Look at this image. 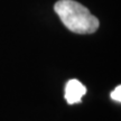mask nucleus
Segmentation results:
<instances>
[{
	"instance_id": "3",
	"label": "nucleus",
	"mask_w": 121,
	"mask_h": 121,
	"mask_svg": "<svg viewBox=\"0 0 121 121\" xmlns=\"http://www.w3.org/2000/svg\"><path fill=\"white\" fill-rule=\"evenodd\" d=\"M111 99L117 102H121V85L117 86L111 92Z\"/></svg>"
},
{
	"instance_id": "1",
	"label": "nucleus",
	"mask_w": 121,
	"mask_h": 121,
	"mask_svg": "<svg viewBox=\"0 0 121 121\" xmlns=\"http://www.w3.org/2000/svg\"><path fill=\"white\" fill-rule=\"evenodd\" d=\"M54 10L63 25L75 34H93L100 26L99 19L75 0H58Z\"/></svg>"
},
{
	"instance_id": "2",
	"label": "nucleus",
	"mask_w": 121,
	"mask_h": 121,
	"mask_svg": "<svg viewBox=\"0 0 121 121\" xmlns=\"http://www.w3.org/2000/svg\"><path fill=\"white\" fill-rule=\"evenodd\" d=\"M85 93H86V87L78 80L73 78L66 83L64 98L69 104L81 103L83 95H85Z\"/></svg>"
}]
</instances>
